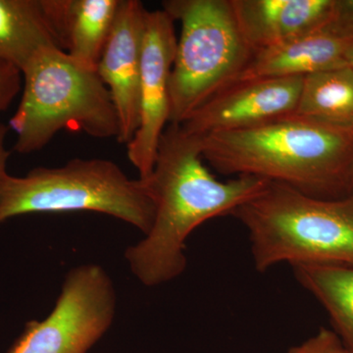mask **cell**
Returning <instances> with one entry per match:
<instances>
[{"mask_svg": "<svg viewBox=\"0 0 353 353\" xmlns=\"http://www.w3.org/2000/svg\"><path fill=\"white\" fill-rule=\"evenodd\" d=\"M92 211L124 221L146 234L155 203L145 180L130 179L108 159L76 158L57 168L0 179V224L28 213Z\"/></svg>", "mask_w": 353, "mask_h": 353, "instance_id": "cell-5", "label": "cell"}, {"mask_svg": "<svg viewBox=\"0 0 353 353\" xmlns=\"http://www.w3.org/2000/svg\"><path fill=\"white\" fill-rule=\"evenodd\" d=\"M19 70L0 64V112L6 110L21 90Z\"/></svg>", "mask_w": 353, "mask_h": 353, "instance_id": "cell-18", "label": "cell"}, {"mask_svg": "<svg viewBox=\"0 0 353 353\" xmlns=\"http://www.w3.org/2000/svg\"><path fill=\"white\" fill-rule=\"evenodd\" d=\"M7 129L3 124L0 123V179L2 178L6 172L7 161H8L9 153L6 148V137Z\"/></svg>", "mask_w": 353, "mask_h": 353, "instance_id": "cell-20", "label": "cell"}, {"mask_svg": "<svg viewBox=\"0 0 353 353\" xmlns=\"http://www.w3.org/2000/svg\"><path fill=\"white\" fill-rule=\"evenodd\" d=\"M121 0H43L58 46L83 66L97 71Z\"/></svg>", "mask_w": 353, "mask_h": 353, "instance_id": "cell-13", "label": "cell"}, {"mask_svg": "<svg viewBox=\"0 0 353 353\" xmlns=\"http://www.w3.org/2000/svg\"><path fill=\"white\" fill-rule=\"evenodd\" d=\"M294 115L353 126V70L345 66L303 77Z\"/></svg>", "mask_w": 353, "mask_h": 353, "instance_id": "cell-16", "label": "cell"}, {"mask_svg": "<svg viewBox=\"0 0 353 353\" xmlns=\"http://www.w3.org/2000/svg\"><path fill=\"white\" fill-rule=\"evenodd\" d=\"M292 269L297 282L321 303L333 331L353 353V265L301 264Z\"/></svg>", "mask_w": 353, "mask_h": 353, "instance_id": "cell-15", "label": "cell"}, {"mask_svg": "<svg viewBox=\"0 0 353 353\" xmlns=\"http://www.w3.org/2000/svg\"><path fill=\"white\" fill-rule=\"evenodd\" d=\"M303 77L236 83L211 97L180 126L196 137L240 131L296 112Z\"/></svg>", "mask_w": 353, "mask_h": 353, "instance_id": "cell-9", "label": "cell"}, {"mask_svg": "<svg viewBox=\"0 0 353 353\" xmlns=\"http://www.w3.org/2000/svg\"><path fill=\"white\" fill-rule=\"evenodd\" d=\"M234 16L253 53L320 29L333 15L334 0H231Z\"/></svg>", "mask_w": 353, "mask_h": 353, "instance_id": "cell-11", "label": "cell"}, {"mask_svg": "<svg viewBox=\"0 0 353 353\" xmlns=\"http://www.w3.org/2000/svg\"><path fill=\"white\" fill-rule=\"evenodd\" d=\"M162 7L182 25L170 80V124L180 125L229 87L254 53L231 0H167Z\"/></svg>", "mask_w": 353, "mask_h": 353, "instance_id": "cell-6", "label": "cell"}, {"mask_svg": "<svg viewBox=\"0 0 353 353\" xmlns=\"http://www.w3.org/2000/svg\"><path fill=\"white\" fill-rule=\"evenodd\" d=\"M51 48H60L43 0H0V64L22 74L39 53Z\"/></svg>", "mask_w": 353, "mask_h": 353, "instance_id": "cell-14", "label": "cell"}, {"mask_svg": "<svg viewBox=\"0 0 353 353\" xmlns=\"http://www.w3.org/2000/svg\"><path fill=\"white\" fill-rule=\"evenodd\" d=\"M352 190L353 192V172H352Z\"/></svg>", "mask_w": 353, "mask_h": 353, "instance_id": "cell-22", "label": "cell"}, {"mask_svg": "<svg viewBox=\"0 0 353 353\" xmlns=\"http://www.w3.org/2000/svg\"><path fill=\"white\" fill-rule=\"evenodd\" d=\"M347 66L350 67V68L353 70V44L352 46V48H350V50H348L347 52Z\"/></svg>", "mask_w": 353, "mask_h": 353, "instance_id": "cell-21", "label": "cell"}, {"mask_svg": "<svg viewBox=\"0 0 353 353\" xmlns=\"http://www.w3.org/2000/svg\"><path fill=\"white\" fill-rule=\"evenodd\" d=\"M288 353H350L338 334L332 330L321 328L301 345L290 348Z\"/></svg>", "mask_w": 353, "mask_h": 353, "instance_id": "cell-17", "label": "cell"}, {"mask_svg": "<svg viewBox=\"0 0 353 353\" xmlns=\"http://www.w3.org/2000/svg\"><path fill=\"white\" fill-rule=\"evenodd\" d=\"M201 139L180 125L165 130L152 173L143 179L155 203L152 229L125 259L146 287L178 278L187 267L185 241L206 221L232 215L259 196L268 181L240 176L223 182L204 164Z\"/></svg>", "mask_w": 353, "mask_h": 353, "instance_id": "cell-1", "label": "cell"}, {"mask_svg": "<svg viewBox=\"0 0 353 353\" xmlns=\"http://www.w3.org/2000/svg\"><path fill=\"white\" fill-rule=\"evenodd\" d=\"M115 289L97 264L67 274L55 307L43 321H31L7 353H88L112 324Z\"/></svg>", "mask_w": 353, "mask_h": 353, "instance_id": "cell-7", "label": "cell"}, {"mask_svg": "<svg viewBox=\"0 0 353 353\" xmlns=\"http://www.w3.org/2000/svg\"><path fill=\"white\" fill-rule=\"evenodd\" d=\"M199 138L203 159L224 175L255 176L320 199L352 192L353 126L292 114Z\"/></svg>", "mask_w": 353, "mask_h": 353, "instance_id": "cell-2", "label": "cell"}, {"mask_svg": "<svg viewBox=\"0 0 353 353\" xmlns=\"http://www.w3.org/2000/svg\"><path fill=\"white\" fill-rule=\"evenodd\" d=\"M352 44V37L323 26L288 43L254 53L229 87L262 79L305 77L347 66V55Z\"/></svg>", "mask_w": 353, "mask_h": 353, "instance_id": "cell-12", "label": "cell"}, {"mask_svg": "<svg viewBox=\"0 0 353 353\" xmlns=\"http://www.w3.org/2000/svg\"><path fill=\"white\" fill-rule=\"evenodd\" d=\"M174 23L163 9L146 11L139 123L134 138L127 145L128 157L141 179L148 178L152 173L160 141L170 124V80L178 41Z\"/></svg>", "mask_w": 353, "mask_h": 353, "instance_id": "cell-8", "label": "cell"}, {"mask_svg": "<svg viewBox=\"0 0 353 353\" xmlns=\"http://www.w3.org/2000/svg\"><path fill=\"white\" fill-rule=\"evenodd\" d=\"M327 26L353 38V0H334L333 15Z\"/></svg>", "mask_w": 353, "mask_h": 353, "instance_id": "cell-19", "label": "cell"}, {"mask_svg": "<svg viewBox=\"0 0 353 353\" xmlns=\"http://www.w3.org/2000/svg\"><path fill=\"white\" fill-rule=\"evenodd\" d=\"M231 216L248 231L257 271L280 263L353 265V192L320 199L269 183Z\"/></svg>", "mask_w": 353, "mask_h": 353, "instance_id": "cell-3", "label": "cell"}, {"mask_svg": "<svg viewBox=\"0 0 353 353\" xmlns=\"http://www.w3.org/2000/svg\"><path fill=\"white\" fill-rule=\"evenodd\" d=\"M146 11L138 0H121L97 72L108 88L120 123L117 141L128 145L139 123V83Z\"/></svg>", "mask_w": 353, "mask_h": 353, "instance_id": "cell-10", "label": "cell"}, {"mask_svg": "<svg viewBox=\"0 0 353 353\" xmlns=\"http://www.w3.org/2000/svg\"><path fill=\"white\" fill-rule=\"evenodd\" d=\"M22 76V97L10 120L17 134L15 152H39L62 131L119 138V118L110 92L94 70L51 48L39 53Z\"/></svg>", "mask_w": 353, "mask_h": 353, "instance_id": "cell-4", "label": "cell"}]
</instances>
